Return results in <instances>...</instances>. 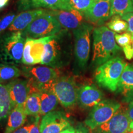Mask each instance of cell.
<instances>
[{"mask_svg": "<svg viewBox=\"0 0 133 133\" xmlns=\"http://www.w3.org/2000/svg\"><path fill=\"white\" fill-rule=\"evenodd\" d=\"M115 33L107 26H100L93 30V54L92 64L100 66L115 57L121 51L115 38Z\"/></svg>", "mask_w": 133, "mask_h": 133, "instance_id": "obj_1", "label": "cell"}, {"mask_svg": "<svg viewBox=\"0 0 133 133\" xmlns=\"http://www.w3.org/2000/svg\"><path fill=\"white\" fill-rule=\"evenodd\" d=\"M26 38L22 31L6 33L0 36V61L17 65L22 62Z\"/></svg>", "mask_w": 133, "mask_h": 133, "instance_id": "obj_2", "label": "cell"}, {"mask_svg": "<svg viewBox=\"0 0 133 133\" xmlns=\"http://www.w3.org/2000/svg\"><path fill=\"white\" fill-rule=\"evenodd\" d=\"M122 58L116 56L98 66L94 78L97 84L108 90L116 91L119 79L126 65Z\"/></svg>", "mask_w": 133, "mask_h": 133, "instance_id": "obj_3", "label": "cell"}, {"mask_svg": "<svg viewBox=\"0 0 133 133\" xmlns=\"http://www.w3.org/2000/svg\"><path fill=\"white\" fill-rule=\"evenodd\" d=\"M23 74L29 81L31 94L51 89L53 83L60 76L57 69L48 66L24 67Z\"/></svg>", "mask_w": 133, "mask_h": 133, "instance_id": "obj_4", "label": "cell"}, {"mask_svg": "<svg viewBox=\"0 0 133 133\" xmlns=\"http://www.w3.org/2000/svg\"><path fill=\"white\" fill-rule=\"evenodd\" d=\"M63 30L62 26L49 10L35 19L25 29L22 31L25 38L33 39L54 36Z\"/></svg>", "mask_w": 133, "mask_h": 133, "instance_id": "obj_5", "label": "cell"}, {"mask_svg": "<svg viewBox=\"0 0 133 133\" xmlns=\"http://www.w3.org/2000/svg\"><path fill=\"white\" fill-rule=\"evenodd\" d=\"M93 26L84 22L78 29L73 30L75 39V55L77 64L81 69H84L89 57L91 35Z\"/></svg>", "mask_w": 133, "mask_h": 133, "instance_id": "obj_6", "label": "cell"}, {"mask_svg": "<svg viewBox=\"0 0 133 133\" xmlns=\"http://www.w3.org/2000/svg\"><path fill=\"white\" fill-rule=\"evenodd\" d=\"M119 103L113 100H104L94 106L84 121V124L94 130L109 120L120 109Z\"/></svg>", "mask_w": 133, "mask_h": 133, "instance_id": "obj_7", "label": "cell"}, {"mask_svg": "<svg viewBox=\"0 0 133 133\" xmlns=\"http://www.w3.org/2000/svg\"><path fill=\"white\" fill-rule=\"evenodd\" d=\"M52 89L64 107H72L77 102L78 88L73 77L59 76L53 83Z\"/></svg>", "mask_w": 133, "mask_h": 133, "instance_id": "obj_8", "label": "cell"}, {"mask_svg": "<svg viewBox=\"0 0 133 133\" xmlns=\"http://www.w3.org/2000/svg\"><path fill=\"white\" fill-rule=\"evenodd\" d=\"M66 31H62L45 45V51L41 64L57 69L62 64V43Z\"/></svg>", "mask_w": 133, "mask_h": 133, "instance_id": "obj_9", "label": "cell"}, {"mask_svg": "<svg viewBox=\"0 0 133 133\" xmlns=\"http://www.w3.org/2000/svg\"><path fill=\"white\" fill-rule=\"evenodd\" d=\"M70 122L62 111H52L42 117L39 125L40 133H60L70 126Z\"/></svg>", "mask_w": 133, "mask_h": 133, "instance_id": "obj_10", "label": "cell"}, {"mask_svg": "<svg viewBox=\"0 0 133 133\" xmlns=\"http://www.w3.org/2000/svg\"><path fill=\"white\" fill-rule=\"evenodd\" d=\"M129 120L126 109L120 107L109 121L94 129V133H128Z\"/></svg>", "mask_w": 133, "mask_h": 133, "instance_id": "obj_11", "label": "cell"}, {"mask_svg": "<svg viewBox=\"0 0 133 133\" xmlns=\"http://www.w3.org/2000/svg\"><path fill=\"white\" fill-rule=\"evenodd\" d=\"M110 0H94L84 17L89 24L101 26L110 17Z\"/></svg>", "mask_w": 133, "mask_h": 133, "instance_id": "obj_12", "label": "cell"}, {"mask_svg": "<svg viewBox=\"0 0 133 133\" xmlns=\"http://www.w3.org/2000/svg\"><path fill=\"white\" fill-rule=\"evenodd\" d=\"M6 85L13 107L17 105H24L28 97L31 94L27 79L16 78L10 81Z\"/></svg>", "mask_w": 133, "mask_h": 133, "instance_id": "obj_13", "label": "cell"}, {"mask_svg": "<svg viewBox=\"0 0 133 133\" xmlns=\"http://www.w3.org/2000/svg\"><path fill=\"white\" fill-rule=\"evenodd\" d=\"M49 12L57 19L62 28L74 30L84 22V17L82 13L76 10H49Z\"/></svg>", "mask_w": 133, "mask_h": 133, "instance_id": "obj_14", "label": "cell"}, {"mask_svg": "<svg viewBox=\"0 0 133 133\" xmlns=\"http://www.w3.org/2000/svg\"><path fill=\"white\" fill-rule=\"evenodd\" d=\"M102 91L94 84H84L78 89L77 102L82 107H94L102 101Z\"/></svg>", "mask_w": 133, "mask_h": 133, "instance_id": "obj_15", "label": "cell"}, {"mask_svg": "<svg viewBox=\"0 0 133 133\" xmlns=\"http://www.w3.org/2000/svg\"><path fill=\"white\" fill-rule=\"evenodd\" d=\"M47 11L48 10L43 8H36L35 9L23 11L16 16L8 30L11 32L22 31L38 17L41 16Z\"/></svg>", "mask_w": 133, "mask_h": 133, "instance_id": "obj_16", "label": "cell"}, {"mask_svg": "<svg viewBox=\"0 0 133 133\" xmlns=\"http://www.w3.org/2000/svg\"><path fill=\"white\" fill-rule=\"evenodd\" d=\"M116 91L125 97L126 102H129L133 100V65L126 64Z\"/></svg>", "mask_w": 133, "mask_h": 133, "instance_id": "obj_17", "label": "cell"}, {"mask_svg": "<svg viewBox=\"0 0 133 133\" xmlns=\"http://www.w3.org/2000/svg\"><path fill=\"white\" fill-rule=\"evenodd\" d=\"M26 118L24 105H17L14 107L8 116L4 133H14L16 130L22 127Z\"/></svg>", "mask_w": 133, "mask_h": 133, "instance_id": "obj_18", "label": "cell"}, {"mask_svg": "<svg viewBox=\"0 0 133 133\" xmlns=\"http://www.w3.org/2000/svg\"><path fill=\"white\" fill-rule=\"evenodd\" d=\"M30 7L51 10H72L69 0H29Z\"/></svg>", "mask_w": 133, "mask_h": 133, "instance_id": "obj_19", "label": "cell"}, {"mask_svg": "<svg viewBox=\"0 0 133 133\" xmlns=\"http://www.w3.org/2000/svg\"><path fill=\"white\" fill-rule=\"evenodd\" d=\"M41 109L39 115L43 116L48 113L52 112L56 109L59 103L56 96L52 89L43 91L40 92Z\"/></svg>", "mask_w": 133, "mask_h": 133, "instance_id": "obj_20", "label": "cell"}, {"mask_svg": "<svg viewBox=\"0 0 133 133\" xmlns=\"http://www.w3.org/2000/svg\"><path fill=\"white\" fill-rule=\"evenodd\" d=\"M55 36H49L33 39L30 49V55L34 61L35 65L41 64L45 51V45Z\"/></svg>", "mask_w": 133, "mask_h": 133, "instance_id": "obj_21", "label": "cell"}, {"mask_svg": "<svg viewBox=\"0 0 133 133\" xmlns=\"http://www.w3.org/2000/svg\"><path fill=\"white\" fill-rule=\"evenodd\" d=\"M13 108L7 85L0 83V121L9 116Z\"/></svg>", "mask_w": 133, "mask_h": 133, "instance_id": "obj_22", "label": "cell"}, {"mask_svg": "<svg viewBox=\"0 0 133 133\" xmlns=\"http://www.w3.org/2000/svg\"><path fill=\"white\" fill-rule=\"evenodd\" d=\"M133 12L132 0H110V16H123L129 12Z\"/></svg>", "mask_w": 133, "mask_h": 133, "instance_id": "obj_23", "label": "cell"}, {"mask_svg": "<svg viewBox=\"0 0 133 133\" xmlns=\"http://www.w3.org/2000/svg\"><path fill=\"white\" fill-rule=\"evenodd\" d=\"M115 38L118 45L122 48L126 59L131 60L133 57V38L131 35L128 32L115 33Z\"/></svg>", "mask_w": 133, "mask_h": 133, "instance_id": "obj_24", "label": "cell"}, {"mask_svg": "<svg viewBox=\"0 0 133 133\" xmlns=\"http://www.w3.org/2000/svg\"><path fill=\"white\" fill-rule=\"evenodd\" d=\"M24 109L26 115L34 117L40 116V92H33L30 94L24 104Z\"/></svg>", "mask_w": 133, "mask_h": 133, "instance_id": "obj_25", "label": "cell"}, {"mask_svg": "<svg viewBox=\"0 0 133 133\" xmlns=\"http://www.w3.org/2000/svg\"><path fill=\"white\" fill-rule=\"evenodd\" d=\"M22 72L16 65L0 64V83L12 81L21 75Z\"/></svg>", "mask_w": 133, "mask_h": 133, "instance_id": "obj_26", "label": "cell"}, {"mask_svg": "<svg viewBox=\"0 0 133 133\" xmlns=\"http://www.w3.org/2000/svg\"><path fill=\"white\" fill-rule=\"evenodd\" d=\"M107 26L110 30L116 33H121L128 31V25L119 16H114L110 21L107 23Z\"/></svg>", "mask_w": 133, "mask_h": 133, "instance_id": "obj_27", "label": "cell"}, {"mask_svg": "<svg viewBox=\"0 0 133 133\" xmlns=\"http://www.w3.org/2000/svg\"><path fill=\"white\" fill-rule=\"evenodd\" d=\"M94 0H69L71 9L79 11L84 15L89 9Z\"/></svg>", "mask_w": 133, "mask_h": 133, "instance_id": "obj_28", "label": "cell"}, {"mask_svg": "<svg viewBox=\"0 0 133 133\" xmlns=\"http://www.w3.org/2000/svg\"><path fill=\"white\" fill-rule=\"evenodd\" d=\"M33 39H34L33 38H26L25 43L22 62L25 65H35L34 61H33V59L30 55V49L31 45L33 44Z\"/></svg>", "mask_w": 133, "mask_h": 133, "instance_id": "obj_29", "label": "cell"}, {"mask_svg": "<svg viewBox=\"0 0 133 133\" xmlns=\"http://www.w3.org/2000/svg\"><path fill=\"white\" fill-rule=\"evenodd\" d=\"M16 17V14L12 12L5 15L0 19V36H1L6 29H9Z\"/></svg>", "mask_w": 133, "mask_h": 133, "instance_id": "obj_30", "label": "cell"}, {"mask_svg": "<svg viewBox=\"0 0 133 133\" xmlns=\"http://www.w3.org/2000/svg\"><path fill=\"white\" fill-rule=\"evenodd\" d=\"M121 19L128 23V31L130 33L133 38V12H129L121 17Z\"/></svg>", "mask_w": 133, "mask_h": 133, "instance_id": "obj_31", "label": "cell"}, {"mask_svg": "<svg viewBox=\"0 0 133 133\" xmlns=\"http://www.w3.org/2000/svg\"><path fill=\"white\" fill-rule=\"evenodd\" d=\"M35 121L32 124L29 125V133H40V116L35 117Z\"/></svg>", "mask_w": 133, "mask_h": 133, "instance_id": "obj_32", "label": "cell"}, {"mask_svg": "<svg viewBox=\"0 0 133 133\" xmlns=\"http://www.w3.org/2000/svg\"><path fill=\"white\" fill-rule=\"evenodd\" d=\"M126 113L128 116L129 120H133V100L129 102V105L128 108L126 109Z\"/></svg>", "mask_w": 133, "mask_h": 133, "instance_id": "obj_33", "label": "cell"}, {"mask_svg": "<svg viewBox=\"0 0 133 133\" xmlns=\"http://www.w3.org/2000/svg\"><path fill=\"white\" fill-rule=\"evenodd\" d=\"M76 133H90L89 129L83 124H79L76 128Z\"/></svg>", "mask_w": 133, "mask_h": 133, "instance_id": "obj_34", "label": "cell"}, {"mask_svg": "<svg viewBox=\"0 0 133 133\" xmlns=\"http://www.w3.org/2000/svg\"><path fill=\"white\" fill-rule=\"evenodd\" d=\"M14 133H29V125L22 126L16 130Z\"/></svg>", "mask_w": 133, "mask_h": 133, "instance_id": "obj_35", "label": "cell"}, {"mask_svg": "<svg viewBox=\"0 0 133 133\" xmlns=\"http://www.w3.org/2000/svg\"><path fill=\"white\" fill-rule=\"evenodd\" d=\"M60 133H76V130L73 126H69L67 128L64 129Z\"/></svg>", "mask_w": 133, "mask_h": 133, "instance_id": "obj_36", "label": "cell"}, {"mask_svg": "<svg viewBox=\"0 0 133 133\" xmlns=\"http://www.w3.org/2000/svg\"><path fill=\"white\" fill-rule=\"evenodd\" d=\"M9 2V0H0V10L6 7Z\"/></svg>", "mask_w": 133, "mask_h": 133, "instance_id": "obj_37", "label": "cell"}, {"mask_svg": "<svg viewBox=\"0 0 133 133\" xmlns=\"http://www.w3.org/2000/svg\"><path fill=\"white\" fill-rule=\"evenodd\" d=\"M128 133H133V120L131 121L129 125V131Z\"/></svg>", "mask_w": 133, "mask_h": 133, "instance_id": "obj_38", "label": "cell"}, {"mask_svg": "<svg viewBox=\"0 0 133 133\" xmlns=\"http://www.w3.org/2000/svg\"><path fill=\"white\" fill-rule=\"evenodd\" d=\"M132 4H133V0H132Z\"/></svg>", "mask_w": 133, "mask_h": 133, "instance_id": "obj_39", "label": "cell"}]
</instances>
